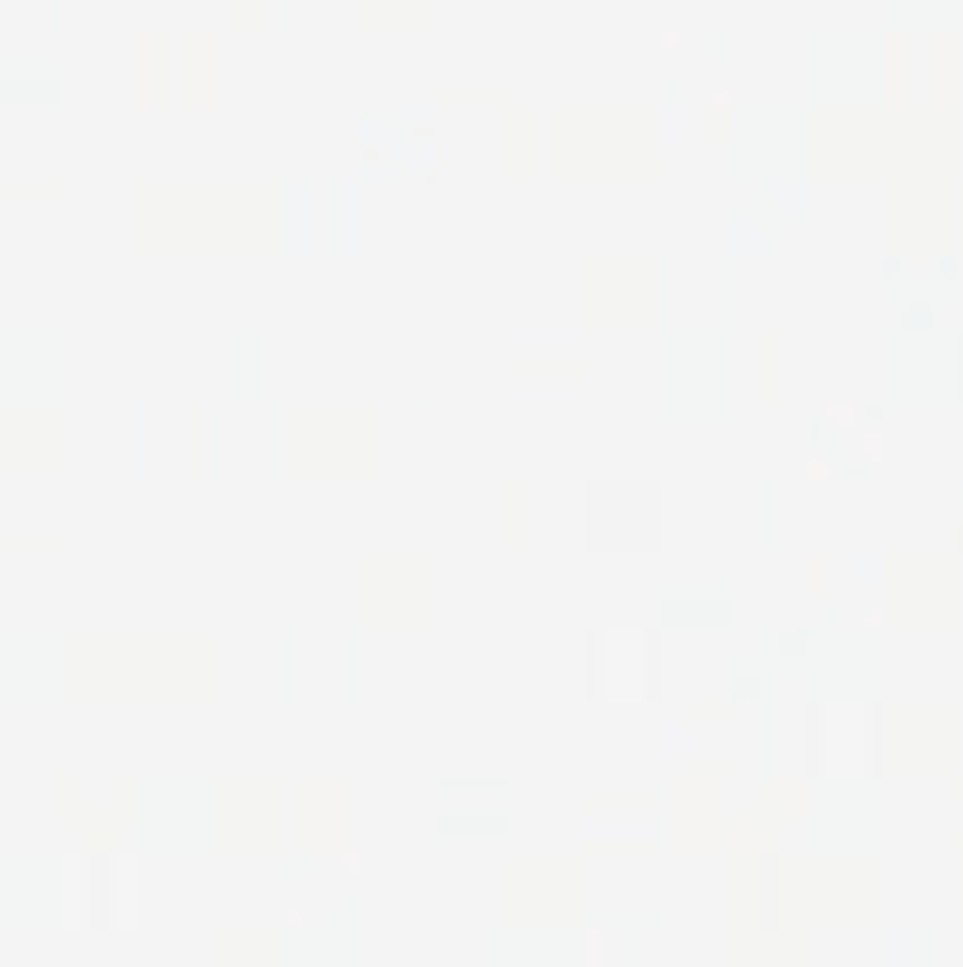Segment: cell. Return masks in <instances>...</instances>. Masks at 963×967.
<instances>
[{"label": "cell", "mask_w": 963, "mask_h": 967, "mask_svg": "<svg viewBox=\"0 0 963 967\" xmlns=\"http://www.w3.org/2000/svg\"><path fill=\"white\" fill-rule=\"evenodd\" d=\"M586 689L600 704L657 699V638L642 628H600L586 642Z\"/></svg>", "instance_id": "1"}, {"label": "cell", "mask_w": 963, "mask_h": 967, "mask_svg": "<svg viewBox=\"0 0 963 967\" xmlns=\"http://www.w3.org/2000/svg\"><path fill=\"white\" fill-rule=\"evenodd\" d=\"M813 769L827 779H860L870 774V712L860 704L813 708Z\"/></svg>", "instance_id": "2"}, {"label": "cell", "mask_w": 963, "mask_h": 967, "mask_svg": "<svg viewBox=\"0 0 963 967\" xmlns=\"http://www.w3.org/2000/svg\"><path fill=\"white\" fill-rule=\"evenodd\" d=\"M761 921V859L732 854V925L747 930Z\"/></svg>", "instance_id": "3"}, {"label": "cell", "mask_w": 963, "mask_h": 967, "mask_svg": "<svg viewBox=\"0 0 963 967\" xmlns=\"http://www.w3.org/2000/svg\"><path fill=\"white\" fill-rule=\"evenodd\" d=\"M780 921H808V859L803 854H780Z\"/></svg>", "instance_id": "4"}, {"label": "cell", "mask_w": 963, "mask_h": 967, "mask_svg": "<svg viewBox=\"0 0 963 967\" xmlns=\"http://www.w3.org/2000/svg\"><path fill=\"white\" fill-rule=\"evenodd\" d=\"M732 774H751L755 760H761V751H755V741H761V718H755V708L747 712H732Z\"/></svg>", "instance_id": "5"}, {"label": "cell", "mask_w": 963, "mask_h": 967, "mask_svg": "<svg viewBox=\"0 0 963 967\" xmlns=\"http://www.w3.org/2000/svg\"><path fill=\"white\" fill-rule=\"evenodd\" d=\"M61 911H67V925L86 921V859L81 854H67V864H61Z\"/></svg>", "instance_id": "6"}, {"label": "cell", "mask_w": 963, "mask_h": 967, "mask_svg": "<svg viewBox=\"0 0 963 967\" xmlns=\"http://www.w3.org/2000/svg\"><path fill=\"white\" fill-rule=\"evenodd\" d=\"M114 921L119 925H133L137 921V859L133 854H119L114 864Z\"/></svg>", "instance_id": "7"}, {"label": "cell", "mask_w": 963, "mask_h": 967, "mask_svg": "<svg viewBox=\"0 0 963 967\" xmlns=\"http://www.w3.org/2000/svg\"><path fill=\"white\" fill-rule=\"evenodd\" d=\"M765 798L780 802V812L788 807V821H803L808 817V784H803V774H794V779H775L765 784Z\"/></svg>", "instance_id": "8"}, {"label": "cell", "mask_w": 963, "mask_h": 967, "mask_svg": "<svg viewBox=\"0 0 963 967\" xmlns=\"http://www.w3.org/2000/svg\"><path fill=\"white\" fill-rule=\"evenodd\" d=\"M780 350L784 345L775 336H765L761 345H755V359H761V396L765 402H780L784 387H780Z\"/></svg>", "instance_id": "9"}, {"label": "cell", "mask_w": 963, "mask_h": 967, "mask_svg": "<svg viewBox=\"0 0 963 967\" xmlns=\"http://www.w3.org/2000/svg\"><path fill=\"white\" fill-rule=\"evenodd\" d=\"M511 538H515V548H525L529 543V491L525 486H515L511 491Z\"/></svg>", "instance_id": "10"}, {"label": "cell", "mask_w": 963, "mask_h": 967, "mask_svg": "<svg viewBox=\"0 0 963 967\" xmlns=\"http://www.w3.org/2000/svg\"><path fill=\"white\" fill-rule=\"evenodd\" d=\"M841 566H846V562H836V558H817V562L808 566V591H813V595H822V591H827V581H831L836 572H841Z\"/></svg>", "instance_id": "11"}, {"label": "cell", "mask_w": 963, "mask_h": 967, "mask_svg": "<svg viewBox=\"0 0 963 967\" xmlns=\"http://www.w3.org/2000/svg\"><path fill=\"white\" fill-rule=\"evenodd\" d=\"M751 501H755L751 491L737 486V543H751V525H747V519H751Z\"/></svg>", "instance_id": "12"}, {"label": "cell", "mask_w": 963, "mask_h": 967, "mask_svg": "<svg viewBox=\"0 0 963 967\" xmlns=\"http://www.w3.org/2000/svg\"><path fill=\"white\" fill-rule=\"evenodd\" d=\"M808 472H813V477H831V463H827V458H813Z\"/></svg>", "instance_id": "13"}]
</instances>
